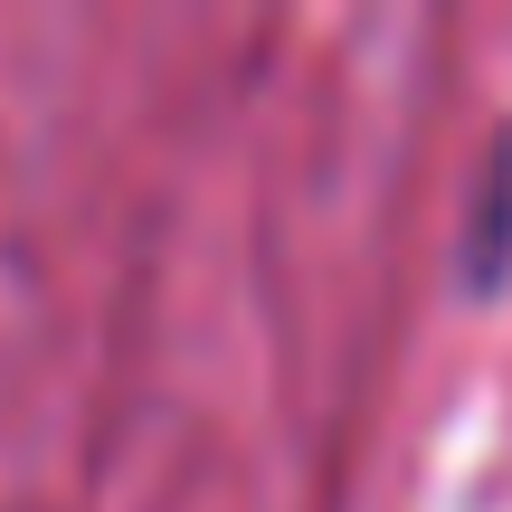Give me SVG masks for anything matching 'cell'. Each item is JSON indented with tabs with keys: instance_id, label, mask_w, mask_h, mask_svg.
I'll list each match as a JSON object with an SVG mask.
<instances>
[{
	"instance_id": "1",
	"label": "cell",
	"mask_w": 512,
	"mask_h": 512,
	"mask_svg": "<svg viewBox=\"0 0 512 512\" xmlns=\"http://www.w3.org/2000/svg\"><path fill=\"white\" fill-rule=\"evenodd\" d=\"M446 285L475 313L512 294V124H494V143L465 171V209L446 228Z\"/></svg>"
}]
</instances>
